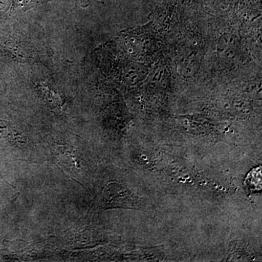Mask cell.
I'll return each instance as SVG.
<instances>
[{
	"mask_svg": "<svg viewBox=\"0 0 262 262\" xmlns=\"http://www.w3.org/2000/svg\"><path fill=\"white\" fill-rule=\"evenodd\" d=\"M198 65L195 57L190 55L184 58V61L182 64V72H184L185 75H193L196 71V67Z\"/></svg>",
	"mask_w": 262,
	"mask_h": 262,
	"instance_id": "cell-2",
	"label": "cell"
},
{
	"mask_svg": "<svg viewBox=\"0 0 262 262\" xmlns=\"http://www.w3.org/2000/svg\"><path fill=\"white\" fill-rule=\"evenodd\" d=\"M239 47L238 41L235 36L225 34L221 37L217 46V52L220 61L231 64L237 59Z\"/></svg>",
	"mask_w": 262,
	"mask_h": 262,
	"instance_id": "cell-1",
	"label": "cell"
}]
</instances>
